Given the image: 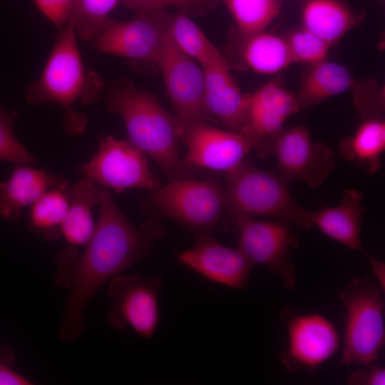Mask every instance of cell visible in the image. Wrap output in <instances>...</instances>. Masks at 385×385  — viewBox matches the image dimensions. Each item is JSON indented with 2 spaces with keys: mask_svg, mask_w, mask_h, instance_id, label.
Segmentation results:
<instances>
[{
  "mask_svg": "<svg viewBox=\"0 0 385 385\" xmlns=\"http://www.w3.org/2000/svg\"><path fill=\"white\" fill-rule=\"evenodd\" d=\"M14 362L12 351L8 348L0 349V385H29L32 382L14 370Z\"/></svg>",
  "mask_w": 385,
  "mask_h": 385,
  "instance_id": "cell-34",
  "label": "cell"
},
{
  "mask_svg": "<svg viewBox=\"0 0 385 385\" xmlns=\"http://www.w3.org/2000/svg\"><path fill=\"white\" fill-rule=\"evenodd\" d=\"M289 183L245 161L227 173V210L237 217L268 216L302 230L312 227L313 212L301 207L289 192Z\"/></svg>",
  "mask_w": 385,
  "mask_h": 385,
  "instance_id": "cell-4",
  "label": "cell"
},
{
  "mask_svg": "<svg viewBox=\"0 0 385 385\" xmlns=\"http://www.w3.org/2000/svg\"><path fill=\"white\" fill-rule=\"evenodd\" d=\"M163 279L138 274H119L110 280L108 292L113 304L107 315L108 324L123 331L128 327L142 337L150 338L160 321L159 294Z\"/></svg>",
  "mask_w": 385,
  "mask_h": 385,
  "instance_id": "cell-10",
  "label": "cell"
},
{
  "mask_svg": "<svg viewBox=\"0 0 385 385\" xmlns=\"http://www.w3.org/2000/svg\"><path fill=\"white\" fill-rule=\"evenodd\" d=\"M68 197V208L61 233L71 245H86L96 227L91 210L99 204L101 188L85 178L70 187Z\"/></svg>",
  "mask_w": 385,
  "mask_h": 385,
  "instance_id": "cell-20",
  "label": "cell"
},
{
  "mask_svg": "<svg viewBox=\"0 0 385 385\" xmlns=\"http://www.w3.org/2000/svg\"><path fill=\"white\" fill-rule=\"evenodd\" d=\"M293 62L314 65L327 60L329 45L305 29L286 39Z\"/></svg>",
  "mask_w": 385,
  "mask_h": 385,
  "instance_id": "cell-30",
  "label": "cell"
},
{
  "mask_svg": "<svg viewBox=\"0 0 385 385\" xmlns=\"http://www.w3.org/2000/svg\"><path fill=\"white\" fill-rule=\"evenodd\" d=\"M57 29L41 74L28 86L26 98L31 106L48 103L60 105L64 110L65 130L76 136L85 132L88 118L73 107L78 101L86 106L97 102L103 93V81L97 72L84 65L71 23L68 21Z\"/></svg>",
  "mask_w": 385,
  "mask_h": 385,
  "instance_id": "cell-2",
  "label": "cell"
},
{
  "mask_svg": "<svg viewBox=\"0 0 385 385\" xmlns=\"http://www.w3.org/2000/svg\"><path fill=\"white\" fill-rule=\"evenodd\" d=\"M201 66L205 77L207 111L227 130L242 134L247 120L250 94L242 93L221 53L216 54Z\"/></svg>",
  "mask_w": 385,
  "mask_h": 385,
  "instance_id": "cell-17",
  "label": "cell"
},
{
  "mask_svg": "<svg viewBox=\"0 0 385 385\" xmlns=\"http://www.w3.org/2000/svg\"><path fill=\"white\" fill-rule=\"evenodd\" d=\"M160 10L138 12L128 21L114 22L93 43L94 50L123 56L135 67L158 65L168 33V15Z\"/></svg>",
  "mask_w": 385,
  "mask_h": 385,
  "instance_id": "cell-8",
  "label": "cell"
},
{
  "mask_svg": "<svg viewBox=\"0 0 385 385\" xmlns=\"http://www.w3.org/2000/svg\"><path fill=\"white\" fill-rule=\"evenodd\" d=\"M384 291L367 279H354L339 294L345 310L343 366L376 363L385 343Z\"/></svg>",
  "mask_w": 385,
  "mask_h": 385,
  "instance_id": "cell-5",
  "label": "cell"
},
{
  "mask_svg": "<svg viewBox=\"0 0 385 385\" xmlns=\"http://www.w3.org/2000/svg\"><path fill=\"white\" fill-rule=\"evenodd\" d=\"M19 117L18 111L6 110L0 106V161L11 163L14 165H36L37 160L14 132Z\"/></svg>",
  "mask_w": 385,
  "mask_h": 385,
  "instance_id": "cell-29",
  "label": "cell"
},
{
  "mask_svg": "<svg viewBox=\"0 0 385 385\" xmlns=\"http://www.w3.org/2000/svg\"><path fill=\"white\" fill-rule=\"evenodd\" d=\"M347 379L351 385H384L385 369L376 363L361 365Z\"/></svg>",
  "mask_w": 385,
  "mask_h": 385,
  "instance_id": "cell-33",
  "label": "cell"
},
{
  "mask_svg": "<svg viewBox=\"0 0 385 385\" xmlns=\"http://www.w3.org/2000/svg\"><path fill=\"white\" fill-rule=\"evenodd\" d=\"M69 188L50 189L31 206L28 227L48 241L61 235V227L69 205Z\"/></svg>",
  "mask_w": 385,
  "mask_h": 385,
  "instance_id": "cell-25",
  "label": "cell"
},
{
  "mask_svg": "<svg viewBox=\"0 0 385 385\" xmlns=\"http://www.w3.org/2000/svg\"><path fill=\"white\" fill-rule=\"evenodd\" d=\"M168 29L178 48L200 65L218 51L199 26L184 14L169 16Z\"/></svg>",
  "mask_w": 385,
  "mask_h": 385,
  "instance_id": "cell-27",
  "label": "cell"
},
{
  "mask_svg": "<svg viewBox=\"0 0 385 385\" xmlns=\"http://www.w3.org/2000/svg\"><path fill=\"white\" fill-rule=\"evenodd\" d=\"M299 111L295 97L277 81L263 85L250 94L247 115L242 134L261 158L272 155L277 138L285 120Z\"/></svg>",
  "mask_w": 385,
  "mask_h": 385,
  "instance_id": "cell-15",
  "label": "cell"
},
{
  "mask_svg": "<svg viewBox=\"0 0 385 385\" xmlns=\"http://www.w3.org/2000/svg\"><path fill=\"white\" fill-rule=\"evenodd\" d=\"M81 170L86 178L117 192L132 188L153 192L160 188L146 155L130 140L112 135L101 138L96 153L82 163Z\"/></svg>",
  "mask_w": 385,
  "mask_h": 385,
  "instance_id": "cell-7",
  "label": "cell"
},
{
  "mask_svg": "<svg viewBox=\"0 0 385 385\" xmlns=\"http://www.w3.org/2000/svg\"><path fill=\"white\" fill-rule=\"evenodd\" d=\"M68 186V180L43 169L15 165L10 178L0 181V215L7 222H16L23 210L47 190Z\"/></svg>",
  "mask_w": 385,
  "mask_h": 385,
  "instance_id": "cell-18",
  "label": "cell"
},
{
  "mask_svg": "<svg viewBox=\"0 0 385 385\" xmlns=\"http://www.w3.org/2000/svg\"><path fill=\"white\" fill-rule=\"evenodd\" d=\"M384 150L385 123L376 117L365 118L351 137L339 143V153L344 159L370 173L381 168Z\"/></svg>",
  "mask_w": 385,
  "mask_h": 385,
  "instance_id": "cell-22",
  "label": "cell"
},
{
  "mask_svg": "<svg viewBox=\"0 0 385 385\" xmlns=\"http://www.w3.org/2000/svg\"><path fill=\"white\" fill-rule=\"evenodd\" d=\"M147 202L168 216L197 232L207 235L227 212L224 188L210 179L192 178L168 181L152 192Z\"/></svg>",
  "mask_w": 385,
  "mask_h": 385,
  "instance_id": "cell-6",
  "label": "cell"
},
{
  "mask_svg": "<svg viewBox=\"0 0 385 385\" xmlns=\"http://www.w3.org/2000/svg\"><path fill=\"white\" fill-rule=\"evenodd\" d=\"M341 202L334 207L313 212L312 227L352 250L364 252L360 239L364 207L361 205L362 192L346 189Z\"/></svg>",
  "mask_w": 385,
  "mask_h": 385,
  "instance_id": "cell-19",
  "label": "cell"
},
{
  "mask_svg": "<svg viewBox=\"0 0 385 385\" xmlns=\"http://www.w3.org/2000/svg\"><path fill=\"white\" fill-rule=\"evenodd\" d=\"M353 85L351 73L343 65L327 60L312 65L294 96L298 111L342 93Z\"/></svg>",
  "mask_w": 385,
  "mask_h": 385,
  "instance_id": "cell-21",
  "label": "cell"
},
{
  "mask_svg": "<svg viewBox=\"0 0 385 385\" xmlns=\"http://www.w3.org/2000/svg\"><path fill=\"white\" fill-rule=\"evenodd\" d=\"M272 154L281 176L289 183L302 180L312 188L321 185L335 165L332 150L324 143L313 142L303 125L283 129Z\"/></svg>",
  "mask_w": 385,
  "mask_h": 385,
  "instance_id": "cell-14",
  "label": "cell"
},
{
  "mask_svg": "<svg viewBox=\"0 0 385 385\" xmlns=\"http://www.w3.org/2000/svg\"><path fill=\"white\" fill-rule=\"evenodd\" d=\"M287 344L280 359L292 371H314L338 351L340 338L334 324L318 313H297L284 309Z\"/></svg>",
  "mask_w": 385,
  "mask_h": 385,
  "instance_id": "cell-11",
  "label": "cell"
},
{
  "mask_svg": "<svg viewBox=\"0 0 385 385\" xmlns=\"http://www.w3.org/2000/svg\"><path fill=\"white\" fill-rule=\"evenodd\" d=\"M180 140L187 146L183 160L195 169L227 173L243 163L253 150L252 143L244 135L215 128L207 122L180 124Z\"/></svg>",
  "mask_w": 385,
  "mask_h": 385,
  "instance_id": "cell-13",
  "label": "cell"
},
{
  "mask_svg": "<svg viewBox=\"0 0 385 385\" xmlns=\"http://www.w3.org/2000/svg\"><path fill=\"white\" fill-rule=\"evenodd\" d=\"M366 257L378 281L379 287L384 292V263L366 253Z\"/></svg>",
  "mask_w": 385,
  "mask_h": 385,
  "instance_id": "cell-35",
  "label": "cell"
},
{
  "mask_svg": "<svg viewBox=\"0 0 385 385\" xmlns=\"http://www.w3.org/2000/svg\"><path fill=\"white\" fill-rule=\"evenodd\" d=\"M76 0H34L41 14L57 29L67 24Z\"/></svg>",
  "mask_w": 385,
  "mask_h": 385,
  "instance_id": "cell-32",
  "label": "cell"
},
{
  "mask_svg": "<svg viewBox=\"0 0 385 385\" xmlns=\"http://www.w3.org/2000/svg\"><path fill=\"white\" fill-rule=\"evenodd\" d=\"M120 2L137 13L176 6L186 14L199 15L213 8L217 0H120Z\"/></svg>",
  "mask_w": 385,
  "mask_h": 385,
  "instance_id": "cell-31",
  "label": "cell"
},
{
  "mask_svg": "<svg viewBox=\"0 0 385 385\" xmlns=\"http://www.w3.org/2000/svg\"><path fill=\"white\" fill-rule=\"evenodd\" d=\"M304 29L331 46L356 24V16L336 0H310L302 10Z\"/></svg>",
  "mask_w": 385,
  "mask_h": 385,
  "instance_id": "cell-23",
  "label": "cell"
},
{
  "mask_svg": "<svg viewBox=\"0 0 385 385\" xmlns=\"http://www.w3.org/2000/svg\"><path fill=\"white\" fill-rule=\"evenodd\" d=\"M98 205L93 234L71 267V292L58 332L65 343L73 342L85 331V309L98 290L145 257L164 235L163 228L153 221L134 226L118 209L107 188H101Z\"/></svg>",
  "mask_w": 385,
  "mask_h": 385,
  "instance_id": "cell-1",
  "label": "cell"
},
{
  "mask_svg": "<svg viewBox=\"0 0 385 385\" xmlns=\"http://www.w3.org/2000/svg\"><path fill=\"white\" fill-rule=\"evenodd\" d=\"M244 36L242 56L254 71L272 74L293 63L286 39L265 31Z\"/></svg>",
  "mask_w": 385,
  "mask_h": 385,
  "instance_id": "cell-24",
  "label": "cell"
},
{
  "mask_svg": "<svg viewBox=\"0 0 385 385\" xmlns=\"http://www.w3.org/2000/svg\"><path fill=\"white\" fill-rule=\"evenodd\" d=\"M158 67L180 124L190 125L209 120L211 116L205 105L202 68L178 48L169 35L168 29Z\"/></svg>",
  "mask_w": 385,
  "mask_h": 385,
  "instance_id": "cell-12",
  "label": "cell"
},
{
  "mask_svg": "<svg viewBox=\"0 0 385 385\" xmlns=\"http://www.w3.org/2000/svg\"><path fill=\"white\" fill-rule=\"evenodd\" d=\"M105 101L123 119L129 140L159 165L168 181L192 178L196 169L179 154L180 122L153 94L124 82L110 90Z\"/></svg>",
  "mask_w": 385,
  "mask_h": 385,
  "instance_id": "cell-3",
  "label": "cell"
},
{
  "mask_svg": "<svg viewBox=\"0 0 385 385\" xmlns=\"http://www.w3.org/2000/svg\"><path fill=\"white\" fill-rule=\"evenodd\" d=\"M233 220L239 233L237 248L254 265L267 267L285 287L294 289L297 277L290 251L298 240L289 224L244 216Z\"/></svg>",
  "mask_w": 385,
  "mask_h": 385,
  "instance_id": "cell-9",
  "label": "cell"
},
{
  "mask_svg": "<svg viewBox=\"0 0 385 385\" xmlns=\"http://www.w3.org/2000/svg\"><path fill=\"white\" fill-rule=\"evenodd\" d=\"M178 259L211 282L240 289L247 288L255 266L238 248L226 247L207 235H197L195 247Z\"/></svg>",
  "mask_w": 385,
  "mask_h": 385,
  "instance_id": "cell-16",
  "label": "cell"
},
{
  "mask_svg": "<svg viewBox=\"0 0 385 385\" xmlns=\"http://www.w3.org/2000/svg\"><path fill=\"white\" fill-rule=\"evenodd\" d=\"M240 32L250 35L265 31L278 15V0H225Z\"/></svg>",
  "mask_w": 385,
  "mask_h": 385,
  "instance_id": "cell-28",
  "label": "cell"
},
{
  "mask_svg": "<svg viewBox=\"0 0 385 385\" xmlns=\"http://www.w3.org/2000/svg\"><path fill=\"white\" fill-rule=\"evenodd\" d=\"M120 0H76L68 21L77 37L93 41L115 21L109 14Z\"/></svg>",
  "mask_w": 385,
  "mask_h": 385,
  "instance_id": "cell-26",
  "label": "cell"
}]
</instances>
